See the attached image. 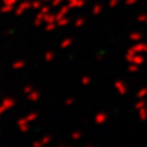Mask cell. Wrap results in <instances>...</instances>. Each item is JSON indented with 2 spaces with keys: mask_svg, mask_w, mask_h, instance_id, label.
<instances>
[{
  "mask_svg": "<svg viewBox=\"0 0 147 147\" xmlns=\"http://www.w3.org/2000/svg\"><path fill=\"white\" fill-rule=\"evenodd\" d=\"M114 86H115L117 91H118L121 96H124V94H126V93H127V87H126V85L124 84L123 81H117Z\"/></svg>",
  "mask_w": 147,
  "mask_h": 147,
  "instance_id": "1",
  "label": "cell"
},
{
  "mask_svg": "<svg viewBox=\"0 0 147 147\" xmlns=\"http://www.w3.org/2000/svg\"><path fill=\"white\" fill-rule=\"evenodd\" d=\"M107 119H108V115L105 113H98L94 118V121H96V124L100 125V124H104L105 121H107Z\"/></svg>",
  "mask_w": 147,
  "mask_h": 147,
  "instance_id": "2",
  "label": "cell"
},
{
  "mask_svg": "<svg viewBox=\"0 0 147 147\" xmlns=\"http://www.w3.org/2000/svg\"><path fill=\"white\" fill-rule=\"evenodd\" d=\"M132 50H134L135 53H142V52H147V44L146 43H137L136 45H134V47L131 48Z\"/></svg>",
  "mask_w": 147,
  "mask_h": 147,
  "instance_id": "3",
  "label": "cell"
},
{
  "mask_svg": "<svg viewBox=\"0 0 147 147\" xmlns=\"http://www.w3.org/2000/svg\"><path fill=\"white\" fill-rule=\"evenodd\" d=\"M70 10H71V9L69 7V5H67V6H63L60 10H59L57 13H55V15H57V20H59V18H61V17H65L66 13L70 11Z\"/></svg>",
  "mask_w": 147,
  "mask_h": 147,
  "instance_id": "4",
  "label": "cell"
},
{
  "mask_svg": "<svg viewBox=\"0 0 147 147\" xmlns=\"http://www.w3.org/2000/svg\"><path fill=\"white\" fill-rule=\"evenodd\" d=\"M85 5V0H71L69 1V7L75 9V7H82Z\"/></svg>",
  "mask_w": 147,
  "mask_h": 147,
  "instance_id": "5",
  "label": "cell"
},
{
  "mask_svg": "<svg viewBox=\"0 0 147 147\" xmlns=\"http://www.w3.org/2000/svg\"><path fill=\"white\" fill-rule=\"evenodd\" d=\"M44 22L45 24H49V22H57V15L55 13H45L44 15Z\"/></svg>",
  "mask_w": 147,
  "mask_h": 147,
  "instance_id": "6",
  "label": "cell"
},
{
  "mask_svg": "<svg viewBox=\"0 0 147 147\" xmlns=\"http://www.w3.org/2000/svg\"><path fill=\"white\" fill-rule=\"evenodd\" d=\"M69 22H70V20L65 16V17H61V18H59V20H57V25L59 27H64V26L69 25Z\"/></svg>",
  "mask_w": 147,
  "mask_h": 147,
  "instance_id": "7",
  "label": "cell"
},
{
  "mask_svg": "<svg viewBox=\"0 0 147 147\" xmlns=\"http://www.w3.org/2000/svg\"><path fill=\"white\" fill-rule=\"evenodd\" d=\"M139 117H140V119H141L142 121L147 120V108L146 107H144L142 109L139 110Z\"/></svg>",
  "mask_w": 147,
  "mask_h": 147,
  "instance_id": "8",
  "label": "cell"
},
{
  "mask_svg": "<svg viewBox=\"0 0 147 147\" xmlns=\"http://www.w3.org/2000/svg\"><path fill=\"white\" fill-rule=\"evenodd\" d=\"M146 96H147V87H144V88H141L137 92V98H140V99H144Z\"/></svg>",
  "mask_w": 147,
  "mask_h": 147,
  "instance_id": "9",
  "label": "cell"
},
{
  "mask_svg": "<svg viewBox=\"0 0 147 147\" xmlns=\"http://www.w3.org/2000/svg\"><path fill=\"white\" fill-rule=\"evenodd\" d=\"M71 43H72V39L71 38H65L61 42V44H60V47H61V49H65V48H67L69 45H71Z\"/></svg>",
  "mask_w": 147,
  "mask_h": 147,
  "instance_id": "10",
  "label": "cell"
},
{
  "mask_svg": "<svg viewBox=\"0 0 147 147\" xmlns=\"http://www.w3.org/2000/svg\"><path fill=\"white\" fill-rule=\"evenodd\" d=\"M144 107H146V102H145L144 99H140V100H137V102H136V104H135V108H136L137 110L142 109Z\"/></svg>",
  "mask_w": 147,
  "mask_h": 147,
  "instance_id": "11",
  "label": "cell"
},
{
  "mask_svg": "<svg viewBox=\"0 0 147 147\" xmlns=\"http://www.w3.org/2000/svg\"><path fill=\"white\" fill-rule=\"evenodd\" d=\"M130 39L134 40V42H139V40L141 39V34L137 33V32H134V33L130 34Z\"/></svg>",
  "mask_w": 147,
  "mask_h": 147,
  "instance_id": "12",
  "label": "cell"
},
{
  "mask_svg": "<svg viewBox=\"0 0 147 147\" xmlns=\"http://www.w3.org/2000/svg\"><path fill=\"white\" fill-rule=\"evenodd\" d=\"M57 26H58L57 22H49V24H47V26H45V31H53Z\"/></svg>",
  "mask_w": 147,
  "mask_h": 147,
  "instance_id": "13",
  "label": "cell"
},
{
  "mask_svg": "<svg viewBox=\"0 0 147 147\" xmlns=\"http://www.w3.org/2000/svg\"><path fill=\"white\" fill-rule=\"evenodd\" d=\"M44 58H45V60L47 61H52L54 59V53L53 52H47L45 55H44Z\"/></svg>",
  "mask_w": 147,
  "mask_h": 147,
  "instance_id": "14",
  "label": "cell"
},
{
  "mask_svg": "<svg viewBox=\"0 0 147 147\" xmlns=\"http://www.w3.org/2000/svg\"><path fill=\"white\" fill-rule=\"evenodd\" d=\"M127 70L130 72H137L139 71V65H137V64H131V65L129 66Z\"/></svg>",
  "mask_w": 147,
  "mask_h": 147,
  "instance_id": "15",
  "label": "cell"
},
{
  "mask_svg": "<svg viewBox=\"0 0 147 147\" xmlns=\"http://www.w3.org/2000/svg\"><path fill=\"white\" fill-rule=\"evenodd\" d=\"M32 7L36 9V10H39V9L42 7V1H40V0H36V1L32 4Z\"/></svg>",
  "mask_w": 147,
  "mask_h": 147,
  "instance_id": "16",
  "label": "cell"
},
{
  "mask_svg": "<svg viewBox=\"0 0 147 147\" xmlns=\"http://www.w3.org/2000/svg\"><path fill=\"white\" fill-rule=\"evenodd\" d=\"M39 96H40L39 92H33V93H32L31 96H28V98H30L31 100H37V99L39 98Z\"/></svg>",
  "mask_w": 147,
  "mask_h": 147,
  "instance_id": "17",
  "label": "cell"
},
{
  "mask_svg": "<svg viewBox=\"0 0 147 147\" xmlns=\"http://www.w3.org/2000/svg\"><path fill=\"white\" fill-rule=\"evenodd\" d=\"M100 11H102V6L100 5H96L94 7H93V15H98V13H100Z\"/></svg>",
  "mask_w": 147,
  "mask_h": 147,
  "instance_id": "18",
  "label": "cell"
},
{
  "mask_svg": "<svg viewBox=\"0 0 147 147\" xmlns=\"http://www.w3.org/2000/svg\"><path fill=\"white\" fill-rule=\"evenodd\" d=\"M84 24H85V20H84V18H77L76 22H75V27H81Z\"/></svg>",
  "mask_w": 147,
  "mask_h": 147,
  "instance_id": "19",
  "label": "cell"
},
{
  "mask_svg": "<svg viewBox=\"0 0 147 147\" xmlns=\"http://www.w3.org/2000/svg\"><path fill=\"white\" fill-rule=\"evenodd\" d=\"M90 82H91V79H90L88 76H85V77H82V85H84V86L90 85Z\"/></svg>",
  "mask_w": 147,
  "mask_h": 147,
  "instance_id": "20",
  "label": "cell"
},
{
  "mask_svg": "<svg viewBox=\"0 0 147 147\" xmlns=\"http://www.w3.org/2000/svg\"><path fill=\"white\" fill-rule=\"evenodd\" d=\"M63 1H64V0H52V6L53 7H58Z\"/></svg>",
  "mask_w": 147,
  "mask_h": 147,
  "instance_id": "21",
  "label": "cell"
},
{
  "mask_svg": "<svg viewBox=\"0 0 147 147\" xmlns=\"http://www.w3.org/2000/svg\"><path fill=\"white\" fill-rule=\"evenodd\" d=\"M39 11L42 12V13H48V12H50V9L48 6H42V7L39 9Z\"/></svg>",
  "mask_w": 147,
  "mask_h": 147,
  "instance_id": "22",
  "label": "cell"
},
{
  "mask_svg": "<svg viewBox=\"0 0 147 147\" xmlns=\"http://www.w3.org/2000/svg\"><path fill=\"white\" fill-rule=\"evenodd\" d=\"M119 4V0H110V3H109V6L112 7V9H114L117 5Z\"/></svg>",
  "mask_w": 147,
  "mask_h": 147,
  "instance_id": "23",
  "label": "cell"
},
{
  "mask_svg": "<svg viewBox=\"0 0 147 147\" xmlns=\"http://www.w3.org/2000/svg\"><path fill=\"white\" fill-rule=\"evenodd\" d=\"M146 20H147V15H140L137 17V21L139 22H146Z\"/></svg>",
  "mask_w": 147,
  "mask_h": 147,
  "instance_id": "24",
  "label": "cell"
},
{
  "mask_svg": "<svg viewBox=\"0 0 147 147\" xmlns=\"http://www.w3.org/2000/svg\"><path fill=\"white\" fill-rule=\"evenodd\" d=\"M40 142H42V145H43V146H44V145H47V144H49V142H50V137H49V136H44V139L40 141Z\"/></svg>",
  "mask_w": 147,
  "mask_h": 147,
  "instance_id": "25",
  "label": "cell"
},
{
  "mask_svg": "<svg viewBox=\"0 0 147 147\" xmlns=\"http://www.w3.org/2000/svg\"><path fill=\"white\" fill-rule=\"evenodd\" d=\"M81 137V132H74L72 134V139L74 140H79Z\"/></svg>",
  "mask_w": 147,
  "mask_h": 147,
  "instance_id": "26",
  "label": "cell"
},
{
  "mask_svg": "<svg viewBox=\"0 0 147 147\" xmlns=\"http://www.w3.org/2000/svg\"><path fill=\"white\" fill-rule=\"evenodd\" d=\"M36 117H37V114H36V113H33V114H31V115L27 117V120H34Z\"/></svg>",
  "mask_w": 147,
  "mask_h": 147,
  "instance_id": "27",
  "label": "cell"
},
{
  "mask_svg": "<svg viewBox=\"0 0 147 147\" xmlns=\"http://www.w3.org/2000/svg\"><path fill=\"white\" fill-rule=\"evenodd\" d=\"M137 0H126V4L127 5H132V4H135Z\"/></svg>",
  "mask_w": 147,
  "mask_h": 147,
  "instance_id": "28",
  "label": "cell"
},
{
  "mask_svg": "<svg viewBox=\"0 0 147 147\" xmlns=\"http://www.w3.org/2000/svg\"><path fill=\"white\" fill-rule=\"evenodd\" d=\"M72 102H74V99H72V98L66 99V104H72Z\"/></svg>",
  "mask_w": 147,
  "mask_h": 147,
  "instance_id": "29",
  "label": "cell"
},
{
  "mask_svg": "<svg viewBox=\"0 0 147 147\" xmlns=\"http://www.w3.org/2000/svg\"><path fill=\"white\" fill-rule=\"evenodd\" d=\"M43 1H52V0H43Z\"/></svg>",
  "mask_w": 147,
  "mask_h": 147,
  "instance_id": "30",
  "label": "cell"
},
{
  "mask_svg": "<svg viewBox=\"0 0 147 147\" xmlns=\"http://www.w3.org/2000/svg\"><path fill=\"white\" fill-rule=\"evenodd\" d=\"M66 1H71V0H66Z\"/></svg>",
  "mask_w": 147,
  "mask_h": 147,
  "instance_id": "31",
  "label": "cell"
},
{
  "mask_svg": "<svg viewBox=\"0 0 147 147\" xmlns=\"http://www.w3.org/2000/svg\"><path fill=\"white\" fill-rule=\"evenodd\" d=\"M146 24H147V20H146Z\"/></svg>",
  "mask_w": 147,
  "mask_h": 147,
  "instance_id": "32",
  "label": "cell"
}]
</instances>
